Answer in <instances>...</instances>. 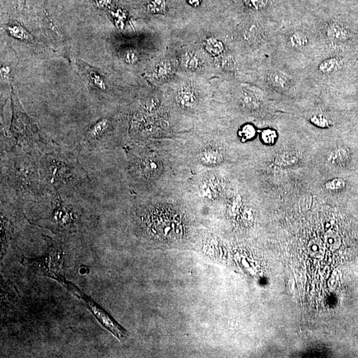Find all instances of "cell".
Here are the masks:
<instances>
[{
  "label": "cell",
  "instance_id": "6da1fadb",
  "mask_svg": "<svg viewBox=\"0 0 358 358\" xmlns=\"http://www.w3.org/2000/svg\"><path fill=\"white\" fill-rule=\"evenodd\" d=\"M40 156L16 147L4 150L1 160L2 198L23 203L49 196L40 173Z\"/></svg>",
  "mask_w": 358,
  "mask_h": 358
},
{
  "label": "cell",
  "instance_id": "7a4b0ae2",
  "mask_svg": "<svg viewBox=\"0 0 358 358\" xmlns=\"http://www.w3.org/2000/svg\"><path fill=\"white\" fill-rule=\"evenodd\" d=\"M39 170L49 196H77L91 179L79 162L78 155L53 143L41 155Z\"/></svg>",
  "mask_w": 358,
  "mask_h": 358
},
{
  "label": "cell",
  "instance_id": "3957f363",
  "mask_svg": "<svg viewBox=\"0 0 358 358\" xmlns=\"http://www.w3.org/2000/svg\"><path fill=\"white\" fill-rule=\"evenodd\" d=\"M113 120L104 117L92 124L84 134L81 141V149L86 151H98L110 147L113 132Z\"/></svg>",
  "mask_w": 358,
  "mask_h": 358
},
{
  "label": "cell",
  "instance_id": "277c9868",
  "mask_svg": "<svg viewBox=\"0 0 358 358\" xmlns=\"http://www.w3.org/2000/svg\"><path fill=\"white\" fill-rule=\"evenodd\" d=\"M132 167L135 177L146 182L155 179L162 171V166L157 157L151 153H140L133 157Z\"/></svg>",
  "mask_w": 358,
  "mask_h": 358
},
{
  "label": "cell",
  "instance_id": "5b68a950",
  "mask_svg": "<svg viewBox=\"0 0 358 358\" xmlns=\"http://www.w3.org/2000/svg\"><path fill=\"white\" fill-rule=\"evenodd\" d=\"M176 100L178 105L184 109L194 108L197 103L196 94L188 87H184L180 89L176 97Z\"/></svg>",
  "mask_w": 358,
  "mask_h": 358
},
{
  "label": "cell",
  "instance_id": "8992f818",
  "mask_svg": "<svg viewBox=\"0 0 358 358\" xmlns=\"http://www.w3.org/2000/svg\"><path fill=\"white\" fill-rule=\"evenodd\" d=\"M350 153L349 150L344 147H339L334 149L330 154L329 162L332 166L342 167L349 162Z\"/></svg>",
  "mask_w": 358,
  "mask_h": 358
},
{
  "label": "cell",
  "instance_id": "52a82bcc",
  "mask_svg": "<svg viewBox=\"0 0 358 358\" xmlns=\"http://www.w3.org/2000/svg\"><path fill=\"white\" fill-rule=\"evenodd\" d=\"M201 162L205 166H216L222 162L223 157L222 154L213 149L205 150L199 156Z\"/></svg>",
  "mask_w": 358,
  "mask_h": 358
},
{
  "label": "cell",
  "instance_id": "ba28073f",
  "mask_svg": "<svg viewBox=\"0 0 358 358\" xmlns=\"http://www.w3.org/2000/svg\"><path fill=\"white\" fill-rule=\"evenodd\" d=\"M200 194L203 198L207 201H213L217 196V191L213 183L210 181H204L200 186Z\"/></svg>",
  "mask_w": 358,
  "mask_h": 358
},
{
  "label": "cell",
  "instance_id": "9c48e42d",
  "mask_svg": "<svg viewBox=\"0 0 358 358\" xmlns=\"http://www.w3.org/2000/svg\"><path fill=\"white\" fill-rule=\"evenodd\" d=\"M205 47L210 54L214 56L220 55L224 51L222 43L214 38H208L206 41Z\"/></svg>",
  "mask_w": 358,
  "mask_h": 358
},
{
  "label": "cell",
  "instance_id": "30bf717a",
  "mask_svg": "<svg viewBox=\"0 0 358 358\" xmlns=\"http://www.w3.org/2000/svg\"><path fill=\"white\" fill-rule=\"evenodd\" d=\"M241 100L244 106L251 110H256L260 105L256 95L249 91L242 92Z\"/></svg>",
  "mask_w": 358,
  "mask_h": 358
},
{
  "label": "cell",
  "instance_id": "8fae6325",
  "mask_svg": "<svg viewBox=\"0 0 358 358\" xmlns=\"http://www.w3.org/2000/svg\"><path fill=\"white\" fill-rule=\"evenodd\" d=\"M328 35L332 39L342 41L348 37L346 30L337 24H332L328 28Z\"/></svg>",
  "mask_w": 358,
  "mask_h": 358
},
{
  "label": "cell",
  "instance_id": "7c38bea8",
  "mask_svg": "<svg viewBox=\"0 0 358 358\" xmlns=\"http://www.w3.org/2000/svg\"><path fill=\"white\" fill-rule=\"evenodd\" d=\"M148 12L152 14H164L166 10V0H151L147 6Z\"/></svg>",
  "mask_w": 358,
  "mask_h": 358
},
{
  "label": "cell",
  "instance_id": "4fadbf2b",
  "mask_svg": "<svg viewBox=\"0 0 358 358\" xmlns=\"http://www.w3.org/2000/svg\"><path fill=\"white\" fill-rule=\"evenodd\" d=\"M338 61L334 58H330L322 62L319 65V70L323 73H330L336 70L338 66Z\"/></svg>",
  "mask_w": 358,
  "mask_h": 358
},
{
  "label": "cell",
  "instance_id": "5bb4252c",
  "mask_svg": "<svg viewBox=\"0 0 358 358\" xmlns=\"http://www.w3.org/2000/svg\"><path fill=\"white\" fill-rule=\"evenodd\" d=\"M200 59L196 55L188 53L184 56L183 64L188 69L195 70L200 66Z\"/></svg>",
  "mask_w": 358,
  "mask_h": 358
},
{
  "label": "cell",
  "instance_id": "9a60e30c",
  "mask_svg": "<svg viewBox=\"0 0 358 358\" xmlns=\"http://www.w3.org/2000/svg\"><path fill=\"white\" fill-rule=\"evenodd\" d=\"M325 186L330 191L338 192L346 187V183L342 179H333L328 181Z\"/></svg>",
  "mask_w": 358,
  "mask_h": 358
},
{
  "label": "cell",
  "instance_id": "2e32d148",
  "mask_svg": "<svg viewBox=\"0 0 358 358\" xmlns=\"http://www.w3.org/2000/svg\"><path fill=\"white\" fill-rule=\"evenodd\" d=\"M290 42L293 47H303L308 44V38L304 34L301 33H295L291 35Z\"/></svg>",
  "mask_w": 358,
  "mask_h": 358
},
{
  "label": "cell",
  "instance_id": "e0dca14e",
  "mask_svg": "<svg viewBox=\"0 0 358 358\" xmlns=\"http://www.w3.org/2000/svg\"><path fill=\"white\" fill-rule=\"evenodd\" d=\"M276 138H277L276 132L271 129H267V130L263 131L261 134V139H262L263 142L266 144H273L275 142Z\"/></svg>",
  "mask_w": 358,
  "mask_h": 358
},
{
  "label": "cell",
  "instance_id": "ac0fdd59",
  "mask_svg": "<svg viewBox=\"0 0 358 358\" xmlns=\"http://www.w3.org/2000/svg\"><path fill=\"white\" fill-rule=\"evenodd\" d=\"M256 129L252 125L248 124L244 126L242 128L241 132H240V136L244 140H248V139H252L256 135Z\"/></svg>",
  "mask_w": 358,
  "mask_h": 358
},
{
  "label": "cell",
  "instance_id": "d6986e66",
  "mask_svg": "<svg viewBox=\"0 0 358 358\" xmlns=\"http://www.w3.org/2000/svg\"><path fill=\"white\" fill-rule=\"evenodd\" d=\"M11 33L13 34L15 37L19 38H29V35H27L25 31H23V29L18 26H14L12 28H10Z\"/></svg>",
  "mask_w": 358,
  "mask_h": 358
},
{
  "label": "cell",
  "instance_id": "ffe728a7",
  "mask_svg": "<svg viewBox=\"0 0 358 358\" xmlns=\"http://www.w3.org/2000/svg\"><path fill=\"white\" fill-rule=\"evenodd\" d=\"M246 2L251 7L260 9L266 5L267 0H246Z\"/></svg>",
  "mask_w": 358,
  "mask_h": 358
},
{
  "label": "cell",
  "instance_id": "44dd1931",
  "mask_svg": "<svg viewBox=\"0 0 358 358\" xmlns=\"http://www.w3.org/2000/svg\"><path fill=\"white\" fill-rule=\"evenodd\" d=\"M312 123L315 125L318 126L319 127L326 128L329 125L327 120L323 117L314 116L311 119Z\"/></svg>",
  "mask_w": 358,
  "mask_h": 358
},
{
  "label": "cell",
  "instance_id": "7402d4cb",
  "mask_svg": "<svg viewBox=\"0 0 358 358\" xmlns=\"http://www.w3.org/2000/svg\"><path fill=\"white\" fill-rule=\"evenodd\" d=\"M273 81L275 85L281 87H285L287 85V80L282 75L276 74L273 76Z\"/></svg>",
  "mask_w": 358,
  "mask_h": 358
},
{
  "label": "cell",
  "instance_id": "603a6c76",
  "mask_svg": "<svg viewBox=\"0 0 358 358\" xmlns=\"http://www.w3.org/2000/svg\"><path fill=\"white\" fill-rule=\"evenodd\" d=\"M125 60L129 63H134V62L137 61V56L134 53L130 51V52L127 53V54L126 55Z\"/></svg>",
  "mask_w": 358,
  "mask_h": 358
},
{
  "label": "cell",
  "instance_id": "cb8c5ba5",
  "mask_svg": "<svg viewBox=\"0 0 358 358\" xmlns=\"http://www.w3.org/2000/svg\"><path fill=\"white\" fill-rule=\"evenodd\" d=\"M166 71H167V66H160L158 67L157 72H156V73H157V75L162 76V75L166 74Z\"/></svg>",
  "mask_w": 358,
  "mask_h": 358
},
{
  "label": "cell",
  "instance_id": "d4e9b609",
  "mask_svg": "<svg viewBox=\"0 0 358 358\" xmlns=\"http://www.w3.org/2000/svg\"><path fill=\"white\" fill-rule=\"evenodd\" d=\"M188 4H190V5L192 6H198L199 5H201V2H202L203 0H187Z\"/></svg>",
  "mask_w": 358,
  "mask_h": 358
}]
</instances>
